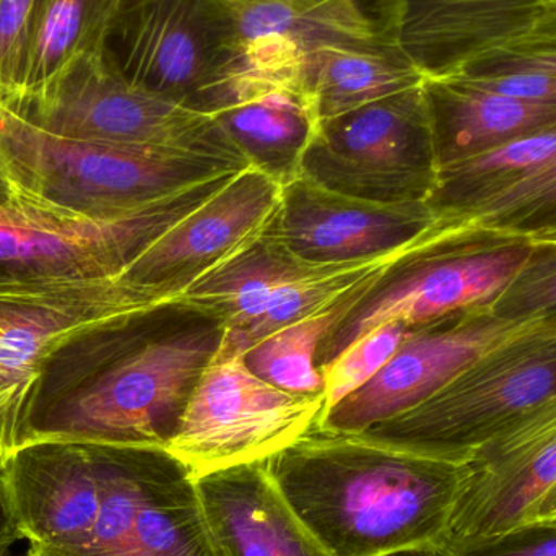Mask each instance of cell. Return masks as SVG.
I'll return each mask as SVG.
<instances>
[{"mask_svg":"<svg viewBox=\"0 0 556 556\" xmlns=\"http://www.w3.org/2000/svg\"><path fill=\"white\" fill-rule=\"evenodd\" d=\"M224 336L220 320L176 301L74 330L42 363L15 451L35 443L166 450Z\"/></svg>","mask_w":556,"mask_h":556,"instance_id":"6da1fadb","label":"cell"},{"mask_svg":"<svg viewBox=\"0 0 556 556\" xmlns=\"http://www.w3.org/2000/svg\"><path fill=\"white\" fill-rule=\"evenodd\" d=\"M301 525L330 556L431 548L451 531L469 464L311 430L264 463Z\"/></svg>","mask_w":556,"mask_h":556,"instance_id":"7a4b0ae2","label":"cell"},{"mask_svg":"<svg viewBox=\"0 0 556 556\" xmlns=\"http://www.w3.org/2000/svg\"><path fill=\"white\" fill-rule=\"evenodd\" d=\"M41 556H218L194 477L165 447L84 443L29 535Z\"/></svg>","mask_w":556,"mask_h":556,"instance_id":"3957f363","label":"cell"},{"mask_svg":"<svg viewBox=\"0 0 556 556\" xmlns=\"http://www.w3.org/2000/svg\"><path fill=\"white\" fill-rule=\"evenodd\" d=\"M0 160L18 195L87 222L121 220L218 176L243 172L195 153L64 139L3 110Z\"/></svg>","mask_w":556,"mask_h":556,"instance_id":"277c9868","label":"cell"},{"mask_svg":"<svg viewBox=\"0 0 556 556\" xmlns=\"http://www.w3.org/2000/svg\"><path fill=\"white\" fill-rule=\"evenodd\" d=\"M555 394L556 319H539L486 350L427 401L359 437L469 464Z\"/></svg>","mask_w":556,"mask_h":556,"instance_id":"5b68a950","label":"cell"},{"mask_svg":"<svg viewBox=\"0 0 556 556\" xmlns=\"http://www.w3.org/2000/svg\"><path fill=\"white\" fill-rule=\"evenodd\" d=\"M0 110L64 139L176 150L251 166L214 116L127 80L106 51L77 59L41 90Z\"/></svg>","mask_w":556,"mask_h":556,"instance_id":"8992f818","label":"cell"},{"mask_svg":"<svg viewBox=\"0 0 556 556\" xmlns=\"http://www.w3.org/2000/svg\"><path fill=\"white\" fill-rule=\"evenodd\" d=\"M104 51L127 80L211 116L233 104L244 72L224 0H127Z\"/></svg>","mask_w":556,"mask_h":556,"instance_id":"52a82bcc","label":"cell"},{"mask_svg":"<svg viewBox=\"0 0 556 556\" xmlns=\"http://www.w3.org/2000/svg\"><path fill=\"white\" fill-rule=\"evenodd\" d=\"M532 243L521 238L440 237L434 225L379 274L317 352L323 371L346 346L391 320L408 326L485 309L525 266Z\"/></svg>","mask_w":556,"mask_h":556,"instance_id":"ba28073f","label":"cell"},{"mask_svg":"<svg viewBox=\"0 0 556 556\" xmlns=\"http://www.w3.org/2000/svg\"><path fill=\"white\" fill-rule=\"evenodd\" d=\"M438 172L424 84L320 121L301 163V178L382 204L428 202Z\"/></svg>","mask_w":556,"mask_h":556,"instance_id":"9c48e42d","label":"cell"},{"mask_svg":"<svg viewBox=\"0 0 556 556\" xmlns=\"http://www.w3.org/2000/svg\"><path fill=\"white\" fill-rule=\"evenodd\" d=\"M324 404V394H293L264 381L248 368L244 353L222 340L166 450L194 480L266 463L313 430Z\"/></svg>","mask_w":556,"mask_h":556,"instance_id":"30bf717a","label":"cell"},{"mask_svg":"<svg viewBox=\"0 0 556 556\" xmlns=\"http://www.w3.org/2000/svg\"><path fill=\"white\" fill-rule=\"evenodd\" d=\"M175 301L124 276L0 285V464L15 451L26 402L61 340L87 324Z\"/></svg>","mask_w":556,"mask_h":556,"instance_id":"8fae6325","label":"cell"},{"mask_svg":"<svg viewBox=\"0 0 556 556\" xmlns=\"http://www.w3.org/2000/svg\"><path fill=\"white\" fill-rule=\"evenodd\" d=\"M532 323L470 309L410 326L404 342L376 378L324 412L313 430L359 434L397 417L440 391L486 350Z\"/></svg>","mask_w":556,"mask_h":556,"instance_id":"7c38bea8","label":"cell"},{"mask_svg":"<svg viewBox=\"0 0 556 556\" xmlns=\"http://www.w3.org/2000/svg\"><path fill=\"white\" fill-rule=\"evenodd\" d=\"M437 222L427 202L382 204L349 198L300 176L281 188L266 230L300 260L342 266L395 253Z\"/></svg>","mask_w":556,"mask_h":556,"instance_id":"4fadbf2b","label":"cell"},{"mask_svg":"<svg viewBox=\"0 0 556 556\" xmlns=\"http://www.w3.org/2000/svg\"><path fill=\"white\" fill-rule=\"evenodd\" d=\"M281 188L260 169L231 176L176 222L123 274L178 300L195 280L256 240L276 214Z\"/></svg>","mask_w":556,"mask_h":556,"instance_id":"5bb4252c","label":"cell"},{"mask_svg":"<svg viewBox=\"0 0 556 556\" xmlns=\"http://www.w3.org/2000/svg\"><path fill=\"white\" fill-rule=\"evenodd\" d=\"M555 483L556 394L470 460L451 538L495 534L522 525Z\"/></svg>","mask_w":556,"mask_h":556,"instance_id":"9a60e30c","label":"cell"},{"mask_svg":"<svg viewBox=\"0 0 556 556\" xmlns=\"http://www.w3.org/2000/svg\"><path fill=\"white\" fill-rule=\"evenodd\" d=\"M218 556H330L301 525L264 463L195 480Z\"/></svg>","mask_w":556,"mask_h":556,"instance_id":"2e32d148","label":"cell"},{"mask_svg":"<svg viewBox=\"0 0 556 556\" xmlns=\"http://www.w3.org/2000/svg\"><path fill=\"white\" fill-rule=\"evenodd\" d=\"M397 45L425 77L454 74L534 25L545 0H401Z\"/></svg>","mask_w":556,"mask_h":556,"instance_id":"e0dca14e","label":"cell"},{"mask_svg":"<svg viewBox=\"0 0 556 556\" xmlns=\"http://www.w3.org/2000/svg\"><path fill=\"white\" fill-rule=\"evenodd\" d=\"M424 90L440 168L556 126V103L480 90L451 75L425 77Z\"/></svg>","mask_w":556,"mask_h":556,"instance_id":"ac0fdd59","label":"cell"},{"mask_svg":"<svg viewBox=\"0 0 556 556\" xmlns=\"http://www.w3.org/2000/svg\"><path fill=\"white\" fill-rule=\"evenodd\" d=\"M241 41L274 35L298 51L337 42L397 45L401 0H224Z\"/></svg>","mask_w":556,"mask_h":556,"instance_id":"d6986e66","label":"cell"},{"mask_svg":"<svg viewBox=\"0 0 556 556\" xmlns=\"http://www.w3.org/2000/svg\"><path fill=\"white\" fill-rule=\"evenodd\" d=\"M424 81V72L399 45L337 42L304 54L296 90L309 101L319 124Z\"/></svg>","mask_w":556,"mask_h":556,"instance_id":"ffe728a7","label":"cell"},{"mask_svg":"<svg viewBox=\"0 0 556 556\" xmlns=\"http://www.w3.org/2000/svg\"><path fill=\"white\" fill-rule=\"evenodd\" d=\"M330 267L333 266L300 260L264 230L243 250L195 280L176 303L220 320L225 333H238L263 314L273 294L281 287Z\"/></svg>","mask_w":556,"mask_h":556,"instance_id":"44dd1931","label":"cell"},{"mask_svg":"<svg viewBox=\"0 0 556 556\" xmlns=\"http://www.w3.org/2000/svg\"><path fill=\"white\" fill-rule=\"evenodd\" d=\"M214 117L248 163L280 188L300 178L317 127L316 114L300 91L270 88Z\"/></svg>","mask_w":556,"mask_h":556,"instance_id":"7402d4cb","label":"cell"},{"mask_svg":"<svg viewBox=\"0 0 556 556\" xmlns=\"http://www.w3.org/2000/svg\"><path fill=\"white\" fill-rule=\"evenodd\" d=\"M126 2L39 0L29 39L25 80L16 100L41 90L77 59L104 51L108 36Z\"/></svg>","mask_w":556,"mask_h":556,"instance_id":"603a6c76","label":"cell"},{"mask_svg":"<svg viewBox=\"0 0 556 556\" xmlns=\"http://www.w3.org/2000/svg\"><path fill=\"white\" fill-rule=\"evenodd\" d=\"M440 237L521 238L538 243L556 231V156L477 204L438 218Z\"/></svg>","mask_w":556,"mask_h":556,"instance_id":"cb8c5ba5","label":"cell"},{"mask_svg":"<svg viewBox=\"0 0 556 556\" xmlns=\"http://www.w3.org/2000/svg\"><path fill=\"white\" fill-rule=\"evenodd\" d=\"M379 274L343 294L326 309L260 340L244 353L248 368L264 381L283 391L293 394L326 395V382L316 362L319 346L355 306L356 300Z\"/></svg>","mask_w":556,"mask_h":556,"instance_id":"d4e9b609","label":"cell"},{"mask_svg":"<svg viewBox=\"0 0 556 556\" xmlns=\"http://www.w3.org/2000/svg\"><path fill=\"white\" fill-rule=\"evenodd\" d=\"M556 156V126L509 140L495 149L441 166L427 204L450 217L518 181Z\"/></svg>","mask_w":556,"mask_h":556,"instance_id":"484cf974","label":"cell"},{"mask_svg":"<svg viewBox=\"0 0 556 556\" xmlns=\"http://www.w3.org/2000/svg\"><path fill=\"white\" fill-rule=\"evenodd\" d=\"M415 243L417 240L408 247L388 254V256L378 257V260L333 266L316 276L301 278L293 283L285 285L273 294L266 309L251 326L238 333H225V345L247 353L251 346L256 345L260 340L266 339L270 333L326 309L327 306L336 303L343 294L349 293L369 277L388 269Z\"/></svg>","mask_w":556,"mask_h":556,"instance_id":"4316f807","label":"cell"},{"mask_svg":"<svg viewBox=\"0 0 556 556\" xmlns=\"http://www.w3.org/2000/svg\"><path fill=\"white\" fill-rule=\"evenodd\" d=\"M408 329L410 326L402 320L381 324L346 346L329 366H326L323 369L326 382L324 412L376 378V375L391 362L407 337Z\"/></svg>","mask_w":556,"mask_h":556,"instance_id":"83f0119b","label":"cell"},{"mask_svg":"<svg viewBox=\"0 0 556 556\" xmlns=\"http://www.w3.org/2000/svg\"><path fill=\"white\" fill-rule=\"evenodd\" d=\"M500 319H556V244H532L511 283L485 307Z\"/></svg>","mask_w":556,"mask_h":556,"instance_id":"f1b7e54d","label":"cell"},{"mask_svg":"<svg viewBox=\"0 0 556 556\" xmlns=\"http://www.w3.org/2000/svg\"><path fill=\"white\" fill-rule=\"evenodd\" d=\"M518 71L556 75V7L547 5L534 25L521 35L486 49L454 74L492 75Z\"/></svg>","mask_w":556,"mask_h":556,"instance_id":"f546056e","label":"cell"},{"mask_svg":"<svg viewBox=\"0 0 556 556\" xmlns=\"http://www.w3.org/2000/svg\"><path fill=\"white\" fill-rule=\"evenodd\" d=\"M39 0H0V108L22 93Z\"/></svg>","mask_w":556,"mask_h":556,"instance_id":"4dcf8cb0","label":"cell"},{"mask_svg":"<svg viewBox=\"0 0 556 556\" xmlns=\"http://www.w3.org/2000/svg\"><path fill=\"white\" fill-rule=\"evenodd\" d=\"M437 556H556V525L531 521L495 534L450 535Z\"/></svg>","mask_w":556,"mask_h":556,"instance_id":"1f68e13d","label":"cell"},{"mask_svg":"<svg viewBox=\"0 0 556 556\" xmlns=\"http://www.w3.org/2000/svg\"><path fill=\"white\" fill-rule=\"evenodd\" d=\"M444 77V75H443ZM480 90L493 91L518 100L556 103V75L547 72L518 71L505 74L470 75L453 74Z\"/></svg>","mask_w":556,"mask_h":556,"instance_id":"d6a6232c","label":"cell"},{"mask_svg":"<svg viewBox=\"0 0 556 556\" xmlns=\"http://www.w3.org/2000/svg\"><path fill=\"white\" fill-rule=\"evenodd\" d=\"M18 542H22V538L10 518L5 489H3L2 464H0V556H12L13 547Z\"/></svg>","mask_w":556,"mask_h":556,"instance_id":"836d02e7","label":"cell"},{"mask_svg":"<svg viewBox=\"0 0 556 556\" xmlns=\"http://www.w3.org/2000/svg\"><path fill=\"white\" fill-rule=\"evenodd\" d=\"M544 521L556 525V483L532 506L531 511L526 516L525 522Z\"/></svg>","mask_w":556,"mask_h":556,"instance_id":"e575fe53","label":"cell"},{"mask_svg":"<svg viewBox=\"0 0 556 556\" xmlns=\"http://www.w3.org/2000/svg\"><path fill=\"white\" fill-rule=\"evenodd\" d=\"M18 198L20 195L18 192H16L15 185H13L5 166H3L2 160H0V208L13 204V202L18 201Z\"/></svg>","mask_w":556,"mask_h":556,"instance_id":"d590c367","label":"cell"},{"mask_svg":"<svg viewBox=\"0 0 556 556\" xmlns=\"http://www.w3.org/2000/svg\"><path fill=\"white\" fill-rule=\"evenodd\" d=\"M386 556H437V552L431 548H414V551L395 552V554Z\"/></svg>","mask_w":556,"mask_h":556,"instance_id":"8d00e7d4","label":"cell"},{"mask_svg":"<svg viewBox=\"0 0 556 556\" xmlns=\"http://www.w3.org/2000/svg\"><path fill=\"white\" fill-rule=\"evenodd\" d=\"M532 244H556V231L555 233L548 235L544 240L538 241V243Z\"/></svg>","mask_w":556,"mask_h":556,"instance_id":"74e56055","label":"cell"},{"mask_svg":"<svg viewBox=\"0 0 556 556\" xmlns=\"http://www.w3.org/2000/svg\"><path fill=\"white\" fill-rule=\"evenodd\" d=\"M547 2V5L556 7V0H545Z\"/></svg>","mask_w":556,"mask_h":556,"instance_id":"f35d334b","label":"cell"},{"mask_svg":"<svg viewBox=\"0 0 556 556\" xmlns=\"http://www.w3.org/2000/svg\"><path fill=\"white\" fill-rule=\"evenodd\" d=\"M23 556H41V555H36V554H33V552L26 551V554Z\"/></svg>","mask_w":556,"mask_h":556,"instance_id":"ab89813d","label":"cell"}]
</instances>
